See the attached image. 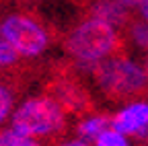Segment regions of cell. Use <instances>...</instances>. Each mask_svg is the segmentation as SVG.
<instances>
[{"label": "cell", "mask_w": 148, "mask_h": 146, "mask_svg": "<svg viewBox=\"0 0 148 146\" xmlns=\"http://www.w3.org/2000/svg\"><path fill=\"white\" fill-rule=\"evenodd\" d=\"M130 39H132L140 49L148 51V21H132V25H130Z\"/></svg>", "instance_id": "10"}, {"label": "cell", "mask_w": 148, "mask_h": 146, "mask_svg": "<svg viewBox=\"0 0 148 146\" xmlns=\"http://www.w3.org/2000/svg\"><path fill=\"white\" fill-rule=\"evenodd\" d=\"M64 47L78 68H95L101 60L121 53L123 39L111 23L86 16L66 35Z\"/></svg>", "instance_id": "1"}, {"label": "cell", "mask_w": 148, "mask_h": 146, "mask_svg": "<svg viewBox=\"0 0 148 146\" xmlns=\"http://www.w3.org/2000/svg\"><path fill=\"white\" fill-rule=\"evenodd\" d=\"M138 8H140V14H142V19H144V21H148V0H144V2H142Z\"/></svg>", "instance_id": "15"}, {"label": "cell", "mask_w": 148, "mask_h": 146, "mask_svg": "<svg viewBox=\"0 0 148 146\" xmlns=\"http://www.w3.org/2000/svg\"><path fill=\"white\" fill-rule=\"evenodd\" d=\"M84 10H86V16L111 23L117 29H125L127 31V27L132 25L130 6L123 4L121 0H86Z\"/></svg>", "instance_id": "7"}, {"label": "cell", "mask_w": 148, "mask_h": 146, "mask_svg": "<svg viewBox=\"0 0 148 146\" xmlns=\"http://www.w3.org/2000/svg\"><path fill=\"white\" fill-rule=\"evenodd\" d=\"M144 70H146V76H148V56H146V60H144Z\"/></svg>", "instance_id": "18"}, {"label": "cell", "mask_w": 148, "mask_h": 146, "mask_svg": "<svg viewBox=\"0 0 148 146\" xmlns=\"http://www.w3.org/2000/svg\"><path fill=\"white\" fill-rule=\"evenodd\" d=\"M0 146H41V144L37 142L35 138L25 136V134H21V132L12 130V127H8V130H2V136H0Z\"/></svg>", "instance_id": "9"}, {"label": "cell", "mask_w": 148, "mask_h": 146, "mask_svg": "<svg viewBox=\"0 0 148 146\" xmlns=\"http://www.w3.org/2000/svg\"><path fill=\"white\" fill-rule=\"evenodd\" d=\"M0 33H2V39L8 41L23 58L39 56L49 45L47 29L27 12L6 14L0 25Z\"/></svg>", "instance_id": "4"}, {"label": "cell", "mask_w": 148, "mask_h": 146, "mask_svg": "<svg viewBox=\"0 0 148 146\" xmlns=\"http://www.w3.org/2000/svg\"><path fill=\"white\" fill-rule=\"evenodd\" d=\"M109 127H113V115H107V113H90L84 119H80L76 123V134L78 138L84 140H97L103 132H107Z\"/></svg>", "instance_id": "8"}, {"label": "cell", "mask_w": 148, "mask_h": 146, "mask_svg": "<svg viewBox=\"0 0 148 146\" xmlns=\"http://www.w3.org/2000/svg\"><path fill=\"white\" fill-rule=\"evenodd\" d=\"M18 2H21V4H37V2H39V0H18Z\"/></svg>", "instance_id": "17"}, {"label": "cell", "mask_w": 148, "mask_h": 146, "mask_svg": "<svg viewBox=\"0 0 148 146\" xmlns=\"http://www.w3.org/2000/svg\"><path fill=\"white\" fill-rule=\"evenodd\" d=\"M12 105H14V95H12L10 86L6 82H2V86H0V119H2V121L8 119Z\"/></svg>", "instance_id": "12"}, {"label": "cell", "mask_w": 148, "mask_h": 146, "mask_svg": "<svg viewBox=\"0 0 148 146\" xmlns=\"http://www.w3.org/2000/svg\"><path fill=\"white\" fill-rule=\"evenodd\" d=\"M113 127L125 136L148 138V101L136 99L113 115Z\"/></svg>", "instance_id": "6"}, {"label": "cell", "mask_w": 148, "mask_h": 146, "mask_svg": "<svg viewBox=\"0 0 148 146\" xmlns=\"http://www.w3.org/2000/svg\"><path fill=\"white\" fill-rule=\"evenodd\" d=\"M60 146H90V142H88V140H84V138H72V140L62 142Z\"/></svg>", "instance_id": "14"}, {"label": "cell", "mask_w": 148, "mask_h": 146, "mask_svg": "<svg viewBox=\"0 0 148 146\" xmlns=\"http://www.w3.org/2000/svg\"><path fill=\"white\" fill-rule=\"evenodd\" d=\"M45 95H49L51 99H56L66 113H86L90 111V97L84 90V86L74 78L72 74L60 72L56 74L47 84H45Z\"/></svg>", "instance_id": "5"}, {"label": "cell", "mask_w": 148, "mask_h": 146, "mask_svg": "<svg viewBox=\"0 0 148 146\" xmlns=\"http://www.w3.org/2000/svg\"><path fill=\"white\" fill-rule=\"evenodd\" d=\"M92 76H95L99 90L113 103L136 99L148 86L144 66L125 58L123 53H115V56L101 60L92 68Z\"/></svg>", "instance_id": "2"}, {"label": "cell", "mask_w": 148, "mask_h": 146, "mask_svg": "<svg viewBox=\"0 0 148 146\" xmlns=\"http://www.w3.org/2000/svg\"><path fill=\"white\" fill-rule=\"evenodd\" d=\"M18 58H21V53H18L8 41L0 39V64H2V68L14 66V64L18 62Z\"/></svg>", "instance_id": "13"}, {"label": "cell", "mask_w": 148, "mask_h": 146, "mask_svg": "<svg viewBox=\"0 0 148 146\" xmlns=\"http://www.w3.org/2000/svg\"><path fill=\"white\" fill-rule=\"evenodd\" d=\"M95 146H130V142H127L125 134H121L115 127H109L107 132H103L95 140Z\"/></svg>", "instance_id": "11"}, {"label": "cell", "mask_w": 148, "mask_h": 146, "mask_svg": "<svg viewBox=\"0 0 148 146\" xmlns=\"http://www.w3.org/2000/svg\"><path fill=\"white\" fill-rule=\"evenodd\" d=\"M121 2H123V4H127L130 8H134V6H140L144 0H121Z\"/></svg>", "instance_id": "16"}, {"label": "cell", "mask_w": 148, "mask_h": 146, "mask_svg": "<svg viewBox=\"0 0 148 146\" xmlns=\"http://www.w3.org/2000/svg\"><path fill=\"white\" fill-rule=\"evenodd\" d=\"M66 121V111L49 95L29 97L12 113V130L31 138H45L60 132Z\"/></svg>", "instance_id": "3"}]
</instances>
